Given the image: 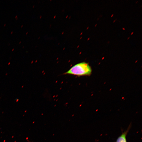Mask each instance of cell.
<instances>
[{
    "mask_svg": "<svg viewBox=\"0 0 142 142\" xmlns=\"http://www.w3.org/2000/svg\"><path fill=\"white\" fill-rule=\"evenodd\" d=\"M92 72L91 68L87 63L82 62L74 65L64 74L81 76L89 75Z\"/></svg>",
    "mask_w": 142,
    "mask_h": 142,
    "instance_id": "cell-1",
    "label": "cell"
},
{
    "mask_svg": "<svg viewBox=\"0 0 142 142\" xmlns=\"http://www.w3.org/2000/svg\"><path fill=\"white\" fill-rule=\"evenodd\" d=\"M131 127V124L130 123L126 130L122 132L121 134L118 137L116 142H127L126 136Z\"/></svg>",
    "mask_w": 142,
    "mask_h": 142,
    "instance_id": "cell-2",
    "label": "cell"
}]
</instances>
